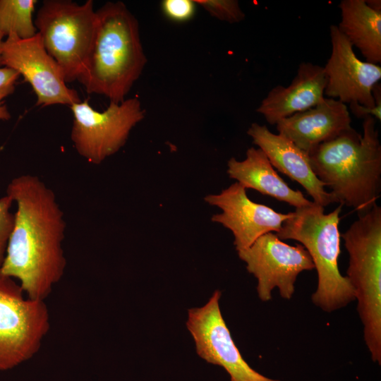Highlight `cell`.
Returning <instances> with one entry per match:
<instances>
[{"label": "cell", "mask_w": 381, "mask_h": 381, "mask_svg": "<svg viewBox=\"0 0 381 381\" xmlns=\"http://www.w3.org/2000/svg\"><path fill=\"white\" fill-rule=\"evenodd\" d=\"M6 195L17 210L0 274L17 279L28 298L44 301L66 266L64 212L54 193L36 176L13 179Z\"/></svg>", "instance_id": "cell-1"}, {"label": "cell", "mask_w": 381, "mask_h": 381, "mask_svg": "<svg viewBox=\"0 0 381 381\" xmlns=\"http://www.w3.org/2000/svg\"><path fill=\"white\" fill-rule=\"evenodd\" d=\"M311 167L335 202L359 214L370 210L381 192V145L376 119H363V135L353 128L308 153Z\"/></svg>", "instance_id": "cell-2"}, {"label": "cell", "mask_w": 381, "mask_h": 381, "mask_svg": "<svg viewBox=\"0 0 381 381\" xmlns=\"http://www.w3.org/2000/svg\"><path fill=\"white\" fill-rule=\"evenodd\" d=\"M96 16L91 47L78 80L87 93L120 103L147 62L138 22L121 1L106 3L96 11Z\"/></svg>", "instance_id": "cell-3"}, {"label": "cell", "mask_w": 381, "mask_h": 381, "mask_svg": "<svg viewBox=\"0 0 381 381\" xmlns=\"http://www.w3.org/2000/svg\"><path fill=\"white\" fill-rule=\"evenodd\" d=\"M341 208L339 205L325 214L324 207L314 202L296 208L276 234L281 240L300 242L308 250L318 274V286L311 300L315 306L327 313L341 309L355 300L352 286L338 267Z\"/></svg>", "instance_id": "cell-4"}, {"label": "cell", "mask_w": 381, "mask_h": 381, "mask_svg": "<svg viewBox=\"0 0 381 381\" xmlns=\"http://www.w3.org/2000/svg\"><path fill=\"white\" fill-rule=\"evenodd\" d=\"M341 237L349 254L348 279L358 301L365 343L381 364V207L358 214Z\"/></svg>", "instance_id": "cell-5"}, {"label": "cell", "mask_w": 381, "mask_h": 381, "mask_svg": "<svg viewBox=\"0 0 381 381\" xmlns=\"http://www.w3.org/2000/svg\"><path fill=\"white\" fill-rule=\"evenodd\" d=\"M96 20L92 0L82 5L70 0H45L37 13L35 28L66 83L78 80L83 72Z\"/></svg>", "instance_id": "cell-6"}, {"label": "cell", "mask_w": 381, "mask_h": 381, "mask_svg": "<svg viewBox=\"0 0 381 381\" xmlns=\"http://www.w3.org/2000/svg\"><path fill=\"white\" fill-rule=\"evenodd\" d=\"M18 282L0 274V370L32 358L50 328L44 301L25 297Z\"/></svg>", "instance_id": "cell-7"}, {"label": "cell", "mask_w": 381, "mask_h": 381, "mask_svg": "<svg viewBox=\"0 0 381 381\" xmlns=\"http://www.w3.org/2000/svg\"><path fill=\"white\" fill-rule=\"evenodd\" d=\"M73 115L71 139L77 152L89 163L99 164L126 143L131 130L145 117L137 97L110 102L103 111L87 99L70 106Z\"/></svg>", "instance_id": "cell-8"}, {"label": "cell", "mask_w": 381, "mask_h": 381, "mask_svg": "<svg viewBox=\"0 0 381 381\" xmlns=\"http://www.w3.org/2000/svg\"><path fill=\"white\" fill-rule=\"evenodd\" d=\"M237 253L247 271L257 279L258 296L264 302L272 299L276 287L282 298L291 299L298 275L315 268L302 245H289L272 232L261 236L250 246Z\"/></svg>", "instance_id": "cell-9"}, {"label": "cell", "mask_w": 381, "mask_h": 381, "mask_svg": "<svg viewBox=\"0 0 381 381\" xmlns=\"http://www.w3.org/2000/svg\"><path fill=\"white\" fill-rule=\"evenodd\" d=\"M329 32L332 51L323 66L324 95L345 104L358 103L381 111L380 66L358 59L337 25H330Z\"/></svg>", "instance_id": "cell-10"}, {"label": "cell", "mask_w": 381, "mask_h": 381, "mask_svg": "<svg viewBox=\"0 0 381 381\" xmlns=\"http://www.w3.org/2000/svg\"><path fill=\"white\" fill-rule=\"evenodd\" d=\"M1 65L18 72L31 85L38 106L70 107L81 101L77 91L66 85L61 68L46 51L38 32L26 40L8 35L3 42Z\"/></svg>", "instance_id": "cell-11"}, {"label": "cell", "mask_w": 381, "mask_h": 381, "mask_svg": "<svg viewBox=\"0 0 381 381\" xmlns=\"http://www.w3.org/2000/svg\"><path fill=\"white\" fill-rule=\"evenodd\" d=\"M216 290L202 307L188 310L186 327L195 342L197 354L206 362L222 367L230 381H280L252 368L243 358L223 318Z\"/></svg>", "instance_id": "cell-12"}, {"label": "cell", "mask_w": 381, "mask_h": 381, "mask_svg": "<svg viewBox=\"0 0 381 381\" xmlns=\"http://www.w3.org/2000/svg\"><path fill=\"white\" fill-rule=\"evenodd\" d=\"M204 200L221 210V213L214 214L211 219L231 231L236 251L248 248L267 233H278L291 215V212L280 213L252 201L246 189L237 182L219 193L206 195Z\"/></svg>", "instance_id": "cell-13"}, {"label": "cell", "mask_w": 381, "mask_h": 381, "mask_svg": "<svg viewBox=\"0 0 381 381\" xmlns=\"http://www.w3.org/2000/svg\"><path fill=\"white\" fill-rule=\"evenodd\" d=\"M247 133L265 154L272 167L301 184L315 203L325 207L335 202L331 193L325 190V184L315 174L308 154L291 140L257 123L250 125Z\"/></svg>", "instance_id": "cell-14"}, {"label": "cell", "mask_w": 381, "mask_h": 381, "mask_svg": "<svg viewBox=\"0 0 381 381\" xmlns=\"http://www.w3.org/2000/svg\"><path fill=\"white\" fill-rule=\"evenodd\" d=\"M351 123L346 104L324 97L316 106L279 121L276 126L279 134L308 154L352 128Z\"/></svg>", "instance_id": "cell-15"}, {"label": "cell", "mask_w": 381, "mask_h": 381, "mask_svg": "<svg viewBox=\"0 0 381 381\" xmlns=\"http://www.w3.org/2000/svg\"><path fill=\"white\" fill-rule=\"evenodd\" d=\"M327 79L323 66L311 62L299 64L289 85H277L262 100L256 111L271 125L316 106L324 97Z\"/></svg>", "instance_id": "cell-16"}, {"label": "cell", "mask_w": 381, "mask_h": 381, "mask_svg": "<svg viewBox=\"0 0 381 381\" xmlns=\"http://www.w3.org/2000/svg\"><path fill=\"white\" fill-rule=\"evenodd\" d=\"M226 172L231 179H235L246 189L255 190L296 208L308 206L313 202L301 191L288 186L260 148H248L246 158L241 161L231 157L227 162Z\"/></svg>", "instance_id": "cell-17"}, {"label": "cell", "mask_w": 381, "mask_h": 381, "mask_svg": "<svg viewBox=\"0 0 381 381\" xmlns=\"http://www.w3.org/2000/svg\"><path fill=\"white\" fill-rule=\"evenodd\" d=\"M339 31L365 61L381 62V13L370 8L365 0H342L339 4Z\"/></svg>", "instance_id": "cell-18"}, {"label": "cell", "mask_w": 381, "mask_h": 381, "mask_svg": "<svg viewBox=\"0 0 381 381\" xmlns=\"http://www.w3.org/2000/svg\"><path fill=\"white\" fill-rule=\"evenodd\" d=\"M36 0H0V31L26 40L37 33L32 14Z\"/></svg>", "instance_id": "cell-19"}, {"label": "cell", "mask_w": 381, "mask_h": 381, "mask_svg": "<svg viewBox=\"0 0 381 381\" xmlns=\"http://www.w3.org/2000/svg\"><path fill=\"white\" fill-rule=\"evenodd\" d=\"M196 5L204 8L211 16L229 23H239L245 13L236 0H194Z\"/></svg>", "instance_id": "cell-20"}, {"label": "cell", "mask_w": 381, "mask_h": 381, "mask_svg": "<svg viewBox=\"0 0 381 381\" xmlns=\"http://www.w3.org/2000/svg\"><path fill=\"white\" fill-rule=\"evenodd\" d=\"M13 202L12 198L8 195L0 198V267L15 223V214L10 211Z\"/></svg>", "instance_id": "cell-21"}, {"label": "cell", "mask_w": 381, "mask_h": 381, "mask_svg": "<svg viewBox=\"0 0 381 381\" xmlns=\"http://www.w3.org/2000/svg\"><path fill=\"white\" fill-rule=\"evenodd\" d=\"M19 76L18 73L11 68L0 67V120L8 121L11 117L4 99L14 92Z\"/></svg>", "instance_id": "cell-22"}, {"label": "cell", "mask_w": 381, "mask_h": 381, "mask_svg": "<svg viewBox=\"0 0 381 381\" xmlns=\"http://www.w3.org/2000/svg\"><path fill=\"white\" fill-rule=\"evenodd\" d=\"M195 5L194 0H164L162 2L165 15L178 22L189 20L194 14Z\"/></svg>", "instance_id": "cell-23"}, {"label": "cell", "mask_w": 381, "mask_h": 381, "mask_svg": "<svg viewBox=\"0 0 381 381\" xmlns=\"http://www.w3.org/2000/svg\"><path fill=\"white\" fill-rule=\"evenodd\" d=\"M365 3L373 10L381 13L380 0H365Z\"/></svg>", "instance_id": "cell-24"}, {"label": "cell", "mask_w": 381, "mask_h": 381, "mask_svg": "<svg viewBox=\"0 0 381 381\" xmlns=\"http://www.w3.org/2000/svg\"><path fill=\"white\" fill-rule=\"evenodd\" d=\"M3 37H4V35H2V33L0 31V67L1 66V51H2V46H3Z\"/></svg>", "instance_id": "cell-25"}]
</instances>
